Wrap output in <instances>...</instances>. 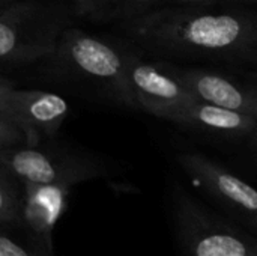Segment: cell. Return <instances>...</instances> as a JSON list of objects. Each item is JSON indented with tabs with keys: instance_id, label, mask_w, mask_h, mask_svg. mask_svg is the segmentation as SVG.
Returning <instances> with one entry per match:
<instances>
[{
	"instance_id": "1",
	"label": "cell",
	"mask_w": 257,
	"mask_h": 256,
	"mask_svg": "<svg viewBox=\"0 0 257 256\" xmlns=\"http://www.w3.org/2000/svg\"><path fill=\"white\" fill-rule=\"evenodd\" d=\"M142 50L167 59L257 63V11L239 6L161 5L120 21Z\"/></svg>"
},
{
	"instance_id": "2",
	"label": "cell",
	"mask_w": 257,
	"mask_h": 256,
	"mask_svg": "<svg viewBox=\"0 0 257 256\" xmlns=\"http://www.w3.org/2000/svg\"><path fill=\"white\" fill-rule=\"evenodd\" d=\"M133 56L122 45L74 26L60 36L54 53L41 63L47 75L60 83L137 109L128 75Z\"/></svg>"
},
{
	"instance_id": "3",
	"label": "cell",
	"mask_w": 257,
	"mask_h": 256,
	"mask_svg": "<svg viewBox=\"0 0 257 256\" xmlns=\"http://www.w3.org/2000/svg\"><path fill=\"white\" fill-rule=\"evenodd\" d=\"M80 17L69 0H17L0 9V66L42 62Z\"/></svg>"
},
{
	"instance_id": "4",
	"label": "cell",
	"mask_w": 257,
	"mask_h": 256,
	"mask_svg": "<svg viewBox=\"0 0 257 256\" xmlns=\"http://www.w3.org/2000/svg\"><path fill=\"white\" fill-rule=\"evenodd\" d=\"M0 161L21 184H56L71 187L108 175L110 169L96 155L56 146L20 143L0 151Z\"/></svg>"
},
{
	"instance_id": "5",
	"label": "cell",
	"mask_w": 257,
	"mask_h": 256,
	"mask_svg": "<svg viewBox=\"0 0 257 256\" xmlns=\"http://www.w3.org/2000/svg\"><path fill=\"white\" fill-rule=\"evenodd\" d=\"M178 231L190 256H257V240L206 213L187 195L176 202Z\"/></svg>"
},
{
	"instance_id": "6",
	"label": "cell",
	"mask_w": 257,
	"mask_h": 256,
	"mask_svg": "<svg viewBox=\"0 0 257 256\" xmlns=\"http://www.w3.org/2000/svg\"><path fill=\"white\" fill-rule=\"evenodd\" d=\"M178 164L217 204L257 229V190L200 152H181Z\"/></svg>"
},
{
	"instance_id": "7",
	"label": "cell",
	"mask_w": 257,
	"mask_h": 256,
	"mask_svg": "<svg viewBox=\"0 0 257 256\" xmlns=\"http://www.w3.org/2000/svg\"><path fill=\"white\" fill-rule=\"evenodd\" d=\"M0 112L18 128L24 143L51 140L69 115V104L54 92L14 88Z\"/></svg>"
},
{
	"instance_id": "8",
	"label": "cell",
	"mask_w": 257,
	"mask_h": 256,
	"mask_svg": "<svg viewBox=\"0 0 257 256\" xmlns=\"http://www.w3.org/2000/svg\"><path fill=\"white\" fill-rule=\"evenodd\" d=\"M130 84L137 109L169 121L179 109L190 106L199 98L188 91L166 68L133 56L130 62Z\"/></svg>"
},
{
	"instance_id": "9",
	"label": "cell",
	"mask_w": 257,
	"mask_h": 256,
	"mask_svg": "<svg viewBox=\"0 0 257 256\" xmlns=\"http://www.w3.org/2000/svg\"><path fill=\"white\" fill-rule=\"evenodd\" d=\"M71 187L23 184L17 228L30 240L53 252V231L68 208Z\"/></svg>"
},
{
	"instance_id": "10",
	"label": "cell",
	"mask_w": 257,
	"mask_h": 256,
	"mask_svg": "<svg viewBox=\"0 0 257 256\" xmlns=\"http://www.w3.org/2000/svg\"><path fill=\"white\" fill-rule=\"evenodd\" d=\"M200 101L257 119V88L205 69L166 68Z\"/></svg>"
},
{
	"instance_id": "11",
	"label": "cell",
	"mask_w": 257,
	"mask_h": 256,
	"mask_svg": "<svg viewBox=\"0 0 257 256\" xmlns=\"http://www.w3.org/2000/svg\"><path fill=\"white\" fill-rule=\"evenodd\" d=\"M169 122L200 130L211 134L244 137L254 136L257 131V119L251 116L239 115L203 101H196L190 106L179 109L169 118Z\"/></svg>"
},
{
	"instance_id": "12",
	"label": "cell",
	"mask_w": 257,
	"mask_h": 256,
	"mask_svg": "<svg viewBox=\"0 0 257 256\" xmlns=\"http://www.w3.org/2000/svg\"><path fill=\"white\" fill-rule=\"evenodd\" d=\"M80 17L89 21H125L149 9L166 5V0H69Z\"/></svg>"
},
{
	"instance_id": "13",
	"label": "cell",
	"mask_w": 257,
	"mask_h": 256,
	"mask_svg": "<svg viewBox=\"0 0 257 256\" xmlns=\"http://www.w3.org/2000/svg\"><path fill=\"white\" fill-rule=\"evenodd\" d=\"M23 199V184L0 161V225L17 226Z\"/></svg>"
},
{
	"instance_id": "14",
	"label": "cell",
	"mask_w": 257,
	"mask_h": 256,
	"mask_svg": "<svg viewBox=\"0 0 257 256\" xmlns=\"http://www.w3.org/2000/svg\"><path fill=\"white\" fill-rule=\"evenodd\" d=\"M0 256H53V252L30 240L17 226L0 225Z\"/></svg>"
},
{
	"instance_id": "15",
	"label": "cell",
	"mask_w": 257,
	"mask_h": 256,
	"mask_svg": "<svg viewBox=\"0 0 257 256\" xmlns=\"http://www.w3.org/2000/svg\"><path fill=\"white\" fill-rule=\"evenodd\" d=\"M24 143L23 134L18 131V128L0 112V151Z\"/></svg>"
},
{
	"instance_id": "16",
	"label": "cell",
	"mask_w": 257,
	"mask_h": 256,
	"mask_svg": "<svg viewBox=\"0 0 257 256\" xmlns=\"http://www.w3.org/2000/svg\"><path fill=\"white\" fill-rule=\"evenodd\" d=\"M166 5H209V6H239L248 8L257 0H166Z\"/></svg>"
},
{
	"instance_id": "17",
	"label": "cell",
	"mask_w": 257,
	"mask_h": 256,
	"mask_svg": "<svg viewBox=\"0 0 257 256\" xmlns=\"http://www.w3.org/2000/svg\"><path fill=\"white\" fill-rule=\"evenodd\" d=\"M14 88H15L14 83H12L9 78H6L5 75L0 74V109H2V106H3L6 97L9 95V92H11Z\"/></svg>"
},
{
	"instance_id": "18",
	"label": "cell",
	"mask_w": 257,
	"mask_h": 256,
	"mask_svg": "<svg viewBox=\"0 0 257 256\" xmlns=\"http://www.w3.org/2000/svg\"><path fill=\"white\" fill-rule=\"evenodd\" d=\"M14 2H17V0H0V9L8 6V5H11V3H14Z\"/></svg>"
},
{
	"instance_id": "19",
	"label": "cell",
	"mask_w": 257,
	"mask_h": 256,
	"mask_svg": "<svg viewBox=\"0 0 257 256\" xmlns=\"http://www.w3.org/2000/svg\"><path fill=\"white\" fill-rule=\"evenodd\" d=\"M253 139H254V140H256V142H257V131H256V133H254V136H253Z\"/></svg>"
}]
</instances>
